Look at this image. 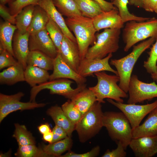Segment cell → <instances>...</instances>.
<instances>
[{"label": "cell", "mask_w": 157, "mask_h": 157, "mask_svg": "<svg viewBox=\"0 0 157 157\" xmlns=\"http://www.w3.org/2000/svg\"><path fill=\"white\" fill-rule=\"evenodd\" d=\"M117 8L119 14L124 23L131 21L141 22L147 20L150 18L139 17L131 13L128 8L129 0H111Z\"/></svg>", "instance_id": "31"}, {"label": "cell", "mask_w": 157, "mask_h": 157, "mask_svg": "<svg viewBox=\"0 0 157 157\" xmlns=\"http://www.w3.org/2000/svg\"><path fill=\"white\" fill-rule=\"evenodd\" d=\"M50 18L46 11L38 5L35 6L31 23L27 29L30 34L44 28Z\"/></svg>", "instance_id": "27"}, {"label": "cell", "mask_w": 157, "mask_h": 157, "mask_svg": "<svg viewBox=\"0 0 157 157\" xmlns=\"http://www.w3.org/2000/svg\"><path fill=\"white\" fill-rule=\"evenodd\" d=\"M122 37L125 52L140 41L151 37L157 39V18L153 17L145 21L127 22L123 30Z\"/></svg>", "instance_id": "3"}, {"label": "cell", "mask_w": 157, "mask_h": 157, "mask_svg": "<svg viewBox=\"0 0 157 157\" xmlns=\"http://www.w3.org/2000/svg\"><path fill=\"white\" fill-rule=\"evenodd\" d=\"M154 12L157 14V3L154 9Z\"/></svg>", "instance_id": "51"}, {"label": "cell", "mask_w": 157, "mask_h": 157, "mask_svg": "<svg viewBox=\"0 0 157 157\" xmlns=\"http://www.w3.org/2000/svg\"><path fill=\"white\" fill-rule=\"evenodd\" d=\"M104 113L101 103L96 101L75 125L80 141L84 142L97 134L103 127Z\"/></svg>", "instance_id": "6"}, {"label": "cell", "mask_w": 157, "mask_h": 157, "mask_svg": "<svg viewBox=\"0 0 157 157\" xmlns=\"http://www.w3.org/2000/svg\"><path fill=\"white\" fill-rule=\"evenodd\" d=\"M156 42L148 52L149 56L144 62L143 67L147 72L150 74L157 72V38Z\"/></svg>", "instance_id": "37"}, {"label": "cell", "mask_w": 157, "mask_h": 157, "mask_svg": "<svg viewBox=\"0 0 157 157\" xmlns=\"http://www.w3.org/2000/svg\"><path fill=\"white\" fill-rule=\"evenodd\" d=\"M117 147L115 149L110 151L107 149L102 157H125L126 156V148L122 143L120 141L117 143Z\"/></svg>", "instance_id": "40"}, {"label": "cell", "mask_w": 157, "mask_h": 157, "mask_svg": "<svg viewBox=\"0 0 157 157\" xmlns=\"http://www.w3.org/2000/svg\"><path fill=\"white\" fill-rule=\"evenodd\" d=\"M136 157H152L157 154V135L133 138L129 146Z\"/></svg>", "instance_id": "15"}, {"label": "cell", "mask_w": 157, "mask_h": 157, "mask_svg": "<svg viewBox=\"0 0 157 157\" xmlns=\"http://www.w3.org/2000/svg\"><path fill=\"white\" fill-rule=\"evenodd\" d=\"M30 34L27 31L22 33L17 30L13 40L12 47L15 58L23 66L24 69L27 66L26 60L29 52L28 40Z\"/></svg>", "instance_id": "18"}, {"label": "cell", "mask_w": 157, "mask_h": 157, "mask_svg": "<svg viewBox=\"0 0 157 157\" xmlns=\"http://www.w3.org/2000/svg\"><path fill=\"white\" fill-rule=\"evenodd\" d=\"M157 3V0H144L142 8L146 11L154 12Z\"/></svg>", "instance_id": "44"}, {"label": "cell", "mask_w": 157, "mask_h": 157, "mask_svg": "<svg viewBox=\"0 0 157 157\" xmlns=\"http://www.w3.org/2000/svg\"><path fill=\"white\" fill-rule=\"evenodd\" d=\"M47 13L50 19L61 28L64 35L77 43L76 39L67 26L61 14L57 9L52 0H40L38 5Z\"/></svg>", "instance_id": "19"}, {"label": "cell", "mask_w": 157, "mask_h": 157, "mask_svg": "<svg viewBox=\"0 0 157 157\" xmlns=\"http://www.w3.org/2000/svg\"><path fill=\"white\" fill-rule=\"evenodd\" d=\"M40 0H15L9 4L11 14L16 17L26 7L30 5H38Z\"/></svg>", "instance_id": "38"}, {"label": "cell", "mask_w": 157, "mask_h": 157, "mask_svg": "<svg viewBox=\"0 0 157 157\" xmlns=\"http://www.w3.org/2000/svg\"><path fill=\"white\" fill-rule=\"evenodd\" d=\"M112 56V53H110L102 59H88L85 58L81 60L77 72L84 77L104 71H109L118 75L117 70L113 69L109 63V60Z\"/></svg>", "instance_id": "13"}, {"label": "cell", "mask_w": 157, "mask_h": 157, "mask_svg": "<svg viewBox=\"0 0 157 157\" xmlns=\"http://www.w3.org/2000/svg\"><path fill=\"white\" fill-rule=\"evenodd\" d=\"M42 139L45 141L51 143L53 139V133L50 131L43 135Z\"/></svg>", "instance_id": "47"}, {"label": "cell", "mask_w": 157, "mask_h": 157, "mask_svg": "<svg viewBox=\"0 0 157 157\" xmlns=\"http://www.w3.org/2000/svg\"><path fill=\"white\" fill-rule=\"evenodd\" d=\"M151 77L154 81L157 83V72L151 74Z\"/></svg>", "instance_id": "50"}, {"label": "cell", "mask_w": 157, "mask_h": 157, "mask_svg": "<svg viewBox=\"0 0 157 157\" xmlns=\"http://www.w3.org/2000/svg\"><path fill=\"white\" fill-rule=\"evenodd\" d=\"M15 155L19 157H48L42 147H37L35 144L19 145Z\"/></svg>", "instance_id": "35"}, {"label": "cell", "mask_w": 157, "mask_h": 157, "mask_svg": "<svg viewBox=\"0 0 157 157\" xmlns=\"http://www.w3.org/2000/svg\"><path fill=\"white\" fill-rule=\"evenodd\" d=\"M24 95L21 92L11 95L0 93V123L13 112L43 107L46 105L44 103L36 102H22L20 100Z\"/></svg>", "instance_id": "11"}, {"label": "cell", "mask_w": 157, "mask_h": 157, "mask_svg": "<svg viewBox=\"0 0 157 157\" xmlns=\"http://www.w3.org/2000/svg\"><path fill=\"white\" fill-rule=\"evenodd\" d=\"M100 148L99 146L94 147L90 151L83 154H77L70 150L65 154L61 155V157H94L97 156L99 154Z\"/></svg>", "instance_id": "41"}, {"label": "cell", "mask_w": 157, "mask_h": 157, "mask_svg": "<svg viewBox=\"0 0 157 157\" xmlns=\"http://www.w3.org/2000/svg\"><path fill=\"white\" fill-rule=\"evenodd\" d=\"M24 75L25 81L33 87L49 81L50 75L46 70L35 66L27 65L24 69Z\"/></svg>", "instance_id": "24"}, {"label": "cell", "mask_w": 157, "mask_h": 157, "mask_svg": "<svg viewBox=\"0 0 157 157\" xmlns=\"http://www.w3.org/2000/svg\"><path fill=\"white\" fill-rule=\"evenodd\" d=\"M38 128L39 132L42 135L51 131L49 125L46 123L41 124Z\"/></svg>", "instance_id": "46"}, {"label": "cell", "mask_w": 157, "mask_h": 157, "mask_svg": "<svg viewBox=\"0 0 157 157\" xmlns=\"http://www.w3.org/2000/svg\"><path fill=\"white\" fill-rule=\"evenodd\" d=\"M45 28L58 51L60 52L64 35L61 28L50 19L47 24Z\"/></svg>", "instance_id": "34"}, {"label": "cell", "mask_w": 157, "mask_h": 157, "mask_svg": "<svg viewBox=\"0 0 157 157\" xmlns=\"http://www.w3.org/2000/svg\"><path fill=\"white\" fill-rule=\"evenodd\" d=\"M24 68L20 63L8 67L0 73V83L1 85H13L19 82L25 81Z\"/></svg>", "instance_id": "21"}, {"label": "cell", "mask_w": 157, "mask_h": 157, "mask_svg": "<svg viewBox=\"0 0 157 157\" xmlns=\"http://www.w3.org/2000/svg\"><path fill=\"white\" fill-rule=\"evenodd\" d=\"M72 144L71 137L68 136L63 140L48 145L42 144L41 147L48 157H60L65 151L70 150Z\"/></svg>", "instance_id": "28"}, {"label": "cell", "mask_w": 157, "mask_h": 157, "mask_svg": "<svg viewBox=\"0 0 157 157\" xmlns=\"http://www.w3.org/2000/svg\"><path fill=\"white\" fill-rule=\"evenodd\" d=\"M83 16L92 19L104 11L94 0H74Z\"/></svg>", "instance_id": "29"}, {"label": "cell", "mask_w": 157, "mask_h": 157, "mask_svg": "<svg viewBox=\"0 0 157 157\" xmlns=\"http://www.w3.org/2000/svg\"><path fill=\"white\" fill-rule=\"evenodd\" d=\"M53 58L41 51H30L27 58L26 64L48 71L53 70Z\"/></svg>", "instance_id": "26"}, {"label": "cell", "mask_w": 157, "mask_h": 157, "mask_svg": "<svg viewBox=\"0 0 157 157\" xmlns=\"http://www.w3.org/2000/svg\"><path fill=\"white\" fill-rule=\"evenodd\" d=\"M103 122L111 138L117 143L121 142L126 149L132 139V129L124 114L122 112H106Z\"/></svg>", "instance_id": "5"}, {"label": "cell", "mask_w": 157, "mask_h": 157, "mask_svg": "<svg viewBox=\"0 0 157 157\" xmlns=\"http://www.w3.org/2000/svg\"><path fill=\"white\" fill-rule=\"evenodd\" d=\"M47 113L51 117L55 125L63 129L68 136L71 137L73 131L75 130V125L68 119L61 107L57 105L51 106L48 109Z\"/></svg>", "instance_id": "23"}, {"label": "cell", "mask_w": 157, "mask_h": 157, "mask_svg": "<svg viewBox=\"0 0 157 157\" xmlns=\"http://www.w3.org/2000/svg\"><path fill=\"white\" fill-rule=\"evenodd\" d=\"M83 115L97 101L92 91L86 87L79 92L70 99Z\"/></svg>", "instance_id": "22"}, {"label": "cell", "mask_w": 157, "mask_h": 157, "mask_svg": "<svg viewBox=\"0 0 157 157\" xmlns=\"http://www.w3.org/2000/svg\"><path fill=\"white\" fill-rule=\"evenodd\" d=\"M100 6L104 11H109L116 8L112 2H109L105 0H94Z\"/></svg>", "instance_id": "45"}, {"label": "cell", "mask_w": 157, "mask_h": 157, "mask_svg": "<svg viewBox=\"0 0 157 157\" xmlns=\"http://www.w3.org/2000/svg\"><path fill=\"white\" fill-rule=\"evenodd\" d=\"M3 5L0 4V15L6 21L12 24H15V17L10 13L9 8Z\"/></svg>", "instance_id": "42"}, {"label": "cell", "mask_w": 157, "mask_h": 157, "mask_svg": "<svg viewBox=\"0 0 157 157\" xmlns=\"http://www.w3.org/2000/svg\"><path fill=\"white\" fill-rule=\"evenodd\" d=\"M132 138L157 135V107L149 113L142 124L132 129Z\"/></svg>", "instance_id": "20"}, {"label": "cell", "mask_w": 157, "mask_h": 157, "mask_svg": "<svg viewBox=\"0 0 157 157\" xmlns=\"http://www.w3.org/2000/svg\"><path fill=\"white\" fill-rule=\"evenodd\" d=\"M15 58L7 50L0 47V70L16 64Z\"/></svg>", "instance_id": "39"}, {"label": "cell", "mask_w": 157, "mask_h": 157, "mask_svg": "<svg viewBox=\"0 0 157 157\" xmlns=\"http://www.w3.org/2000/svg\"><path fill=\"white\" fill-rule=\"evenodd\" d=\"M17 28L16 25L5 21L0 25V47L8 51L14 57L13 40Z\"/></svg>", "instance_id": "25"}, {"label": "cell", "mask_w": 157, "mask_h": 157, "mask_svg": "<svg viewBox=\"0 0 157 157\" xmlns=\"http://www.w3.org/2000/svg\"><path fill=\"white\" fill-rule=\"evenodd\" d=\"M53 70L49 80L59 78L70 79L74 81L78 85L85 84L87 81L85 77L80 75L64 61L58 51L56 57L53 59Z\"/></svg>", "instance_id": "14"}, {"label": "cell", "mask_w": 157, "mask_h": 157, "mask_svg": "<svg viewBox=\"0 0 157 157\" xmlns=\"http://www.w3.org/2000/svg\"><path fill=\"white\" fill-rule=\"evenodd\" d=\"M15 0H0V4L6 5V4L11 3Z\"/></svg>", "instance_id": "49"}, {"label": "cell", "mask_w": 157, "mask_h": 157, "mask_svg": "<svg viewBox=\"0 0 157 157\" xmlns=\"http://www.w3.org/2000/svg\"><path fill=\"white\" fill-rule=\"evenodd\" d=\"M53 139L51 143L63 140L68 136L65 130L62 127L55 125L53 129Z\"/></svg>", "instance_id": "43"}, {"label": "cell", "mask_w": 157, "mask_h": 157, "mask_svg": "<svg viewBox=\"0 0 157 157\" xmlns=\"http://www.w3.org/2000/svg\"><path fill=\"white\" fill-rule=\"evenodd\" d=\"M128 92V104H136L157 97V85L155 81L150 83L144 82L134 74L131 75Z\"/></svg>", "instance_id": "9"}, {"label": "cell", "mask_w": 157, "mask_h": 157, "mask_svg": "<svg viewBox=\"0 0 157 157\" xmlns=\"http://www.w3.org/2000/svg\"><path fill=\"white\" fill-rule=\"evenodd\" d=\"M97 83L94 86L88 88L95 95L97 102L104 103V99H110L116 101L124 102L122 98H127L128 96L117 84L119 81L118 75H110L102 71L94 73Z\"/></svg>", "instance_id": "4"}, {"label": "cell", "mask_w": 157, "mask_h": 157, "mask_svg": "<svg viewBox=\"0 0 157 157\" xmlns=\"http://www.w3.org/2000/svg\"><path fill=\"white\" fill-rule=\"evenodd\" d=\"M92 19L97 31L106 28L121 29L124 24L116 8L109 11H103Z\"/></svg>", "instance_id": "16"}, {"label": "cell", "mask_w": 157, "mask_h": 157, "mask_svg": "<svg viewBox=\"0 0 157 157\" xmlns=\"http://www.w3.org/2000/svg\"><path fill=\"white\" fill-rule=\"evenodd\" d=\"M60 12L67 17L82 15L74 0H52Z\"/></svg>", "instance_id": "32"}, {"label": "cell", "mask_w": 157, "mask_h": 157, "mask_svg": "<svg viewBox=\"0 0 157 157\" xmlns=\"http://www.w3.org/2000/svg\"><path fill=\"white\" fill-rule=\"evenodd\" d=\"M69 28L73 32L78 48L81 60L85 58L89 46L94 41L97 31L92 19L82 15L67 17L65 20Z\"/></svg>", "instance_id": "2"}, {"label": "cell", "mask_w": 157, "mask_h": 157, "mask_svg": "<svg viewBox=\"0 0 157 157\" xmlns=\"http://www.w3.org/2000/svg\"><path fill=\"white\" fill-rule=\"evenodd\" d=\"M156 39L151 37L133 46L132 51L121 58L112 59L110 64L116 68L119 78V87L125 92H128L129 83L133 67L138 58L149 48Z\"/></svg>", "instance_id": "1"}, {"label": "cell", "mask_w": 157, "mask_h": 157, "mask_svg": "<svg viewBox=\"0 0 157 157\" xmlns=\"http://www.w3.org/2000/svg\"><path fill=\"white\" fill-rule=\"evenodd\" d=\"M15 129L13 136L15 138L19 145L35 144L34 138L24 125L15 123Z\"/></svg>", "instance_id": "33"}, {"label": "cell", "mask_w": 157, "mask_h": 157, "mask_svg": "<svg viewBox=\"0 0 157 157\" xmlns=\"http://www.w3.org/2000/svg\"><path fill=\"white\" fill-rule=\"evenodd\" d=\"M107 100L124 114L129 121L132 129L139 126L143 118L157 107V100L151 103L143 105L125 104L115 101L110 99H107Z\"/></svg>", "instance_id": "10"}, {"label": "cell", "mask_w": 157, "mask_h": 157, "mask_svg": "<svg viewBox=\"0 0 157 157\" xmlns=\"http://www.w3.org/2000/svg\"><path fill=\"white\" fill-rule=\"evenodd\" d=\"M29 51H41L54 59L58 51L46 29L30 34L28 40Z\"/></svg>", "instance_id": "12"}, {"label": "cell", "mask_w": 157, "mask_h": 157, "mask_svg": "<svg viewBox=\"0 0 157 157\" xmlns=\"http://www.w3.org/2000/svg\"><path fill=\"white\" fill-rule=\"evenodd\" d=\"M59 52L64 61L77 72L81 59L77 43L64 35Z\"/></svg>", "instance_id": "17"}, {"label": "cell", "mask_w": 157, "mask_h": 157, "mask_svg": "<svg viewBox=\"0 0 157 157\" xmlns=\"http://www.w3.org/2000/svg\"><path fill=\"white\" fill-rule=\"evenodd\" d=\"M120 33V29H105L97 35L96 42L88 48L85 58L102 59L110 53L116 52L119 48Z\"/></svg>", "instance_id": "7"}, {"label": "cell", "mask_w": 157, "mask_h": 157, "mask_svg": "<svg viewBox=\"0 0 157 157\" xmlns=\"http://www.w3.org/2000/svg\"><path fill=\"white\" fill-rule=\"evenodd\" d=\"M73 82L68 79L59 78L49 80L32 87L30 91V102H36L37 94L42 90L47 89L51 94L63 96L70 99L76 94L86 87L85 84L78 85L73 89L71 87Z\"/></svg>", "instance_id": "8"}, {"label": "cell", "mask_w": 157, "mask_h": 157, "mask_svg": "<svg viewBox=\"0 0 157 157\" xmlns=\"http://www.w3.org/2000/svg\"><path fill=\"white\" fill-rule=\"evenodd\" d=\"M30 5L24 8L15 17L17 30L22 33L27 32L31 22L35 6Z\"/></svg>", "instance_id": "30"}, {"label": "cell", "mask_w": 157, "mask_h": 157, "mask_svg": "<svg viewBox=\"0 0 157 157\" xmlns=\"http://www.w3.org/2000/svg\"><path fill=\"white\" fill-rule=\"evenodd\" d=\"M144 0H129V4L138 8H142Z\"/></svg>", "instance_id": "48"}, {"label": "cell", "mask_w": 157, "mask_h": 157, "mask_svg": "<svg viewBox=\"0 0 157 157\" xmlns=\"http://www.w3.org/2000/svg\"><path fill=\"white\" fill-rule=\"evenodd\" d=\"M61 108L68 119L76 125L82 116L79 110L70 100L64 103Z\"/></svg>", "instance_id": "36"}]
</instances>
